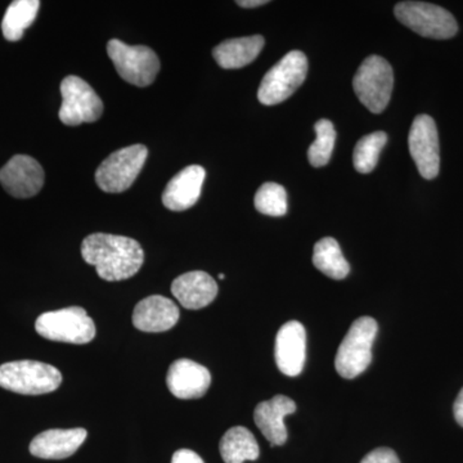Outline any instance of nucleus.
<instances>
[{
    "mask_svg": "<svg viewBox=\"0 0 463 463\" xmlns=\"http://www.w3.org/2000/svg\"><path fill=\"white\" fill-rule=\"evenodd\" d=\"M85 263L96 267L100 279L124 281L136 276L145 261V252L136 240L115 234L93 233L81 243Z\"/></svg>",
    "mask_w": 463,
    "mask_h": 463,
    "instance_id": "obj_1",
    "label": "nucleus"
},
{
    "mask_svg": "<svg viewBox=\"0 0 463 463\" xmlns=\"http://www.w3.org/2000/svg\"><path fill=\"white\" fill-rule=\"evenodd\" d=\"M379 325L371 317H362L353 323L337 350L335 367L344 379L352 380L367 370L373 362V346Z\"/></svg>",
    "mask_w": 463,
    "mask_h": 463,
    "instance_id": "obj_2",
    "label": "nucleus"
},
{
    "mask_svg": "<svg viewBox=\"0 0 463 463\" xmlns=\"http://www.w3.org/2000/svg\"><path fill=\"white\" fill-rule=\"evenodd\" d=\"M61 383L60 371L42 362L16 361L0 365V388L17 394H48L60 388Z\"/></svg>",
    "mask_w": 463,
    "mask_h": 463,
    "instance_id": "obj_3",
    "label": "nucleus"
},
{
    "mask_svg": "<svg viewBox=\"0 0 463 463\" xmlns=\"http://www.w3.org/2000/svg\"><path fill=\"white\" fill-rule=\"evenodd\" d=\"M35 330L44 339L84 345L96 336L93 319L80 307H70L43 313L35 322Z\"/></svg>",
    "mask_w": 463,
    "mask_h": 463,
    "instance_id": "obj_4",
    "label": "nucleus"
},
{
    "mask_svg": "<svg viewBox=\"0 0 463 463\" xmlns=\"http://www.w3.org/2000/svg\"><path fill=\"white\" fill-rule=\"evenodd\" d=\"M307 74V60L300 51L286 54L265 74L258 99L265 106L279 105L289 99L303 85Z\"/></svg>",
    "mask_w": 463,
    "mask_h": 463,
    "instance_id": "obj_5",
    "label": "nucleus"
},
{
    "mask_svg": "<svg viewBox=\"0 0 463 463\" xmlns=\"http://www.w3.org/2000/svg\"><path fill=\"white\" fill-rule=\"evenodd\" d=\"M399 23L423 38L450 39L458 32L456 18L447 9L425 2H402L394 8Z\"/></svg>",
    "mask_w": 463,
    "mask_h": 463,
    "instance_id": "obj_6",
    "label": "nucleus"
},
{
    "mask_svg": "<svg viewBox=\"0 0 463 463\" xmlns=\"http://www.w3.org/2000/svg\"><path fill=\"white\" fill-rule=\"evenodd\" d=\"M392 85V66L380 56L365 58L353 79L356 97L373 114H381L389 105Z\"/></svg>",
    "mask_w": 463,
    "mask_h": 463,
    "instance_id": "obj_7",
    "label": "nucleus"
},
{
    "mask_svg": "<svg viewBox=\"0 0 463 463\" xmlns=\"http://www.w3.org/2000/svg\"><path fill=\"white\" fill-rule=\"evenodd\" d=\"M147 156L148 149L143 145L118 149L97 169V184L108 194H121L129 190L142 172Z\"/></svg>",
    "mask_w": 463,
    "mask_h": 463,
    "instance_id": "obj_8",
    "label": "nucleus"
},
{
    "mask_svg": "<svg viewBox=\"0 0 463 463\" xmlns=\"http://www.w3.org/2000/svg\"><path fill=\"white\" fill-rule=\"evenodd\" d=\"M108 53L118 75L136 87H148L160 71L157 54L146 45H128L112 39L108 44Z\"/></svg>",
    "mask_w": 463,
    "mask_h": 463,
    "instance_id": "obj_9",
    "label": "nucleus"
},
{
    "mask_svg": "<svg viewBox=\"0 0 463 463\" xmlns=\"http://www.w3.org/2000/svg\"><path fill=\"white\" fill-rule=\"evenodd\" d=\"M62 106L60 120L69 127L94 123L103 114V103L96 90L79 76L70 75L61 83Z\"/></svg>",
    "mask_w": 463,
    "mask_h": 463,
    "instance_id": "obj_10",
    "label": "nucleus"
},
{
    "mask_svg": "<svg viewBox=\"0 0 463 463\" xmlns=\"http://www.w3.org/2000/svg\"><path fill=\"white\" fill-rule=\"evenodd\" d=\"M411 156L422 178L431 181L437 178L440 169V151L437 124L429 115L414 118L408 137Z\"/></svg>",
    "mask_w": 463,
    "mask_h": 463,
    "instance_id": "obj_11",
    "label": "nucleus"
},
{
    "mask_svg": "<svg viewBox=\"0 0 463 463\" xmlns=\"http://www.w3.org/2000/svg\"><path fill=\"white\" fill-rule=\"evenodd\" d=\"M0 183L11 196L29 199L44 184V170L35 158L17 155L0 170Z\"/></svg>",
    "mask_w": 463,
    "mask_h": 463,
    "instance_id": "obj_12",
    "label": "nucleus"
},
{
    "mask_svg": "<svg viewBox=\"0 0 463 463\" xmlns=\"http://www.w3.org/2000/svg\"><path fill=\"white\" fill-rule=\"evenodd\" d=\"M307 359V331L300 322L285 323L276 337V364L283 374L298 376Z\"/></svg>",
    "mask_w": 463,
    "mask_h": 463,
    "instance_id": "obj_13",
    "label": "nucleus"
},
{
    "mask_svg": "<svg viewBox=\"0 0 463 463\" xmlns=\"http://www.w3.org/2000/svg\"><path fill=\"white\" fill-rule=\"evenodd\" d=\"M212 383V374L203 365L191 359H178L167 371L166 385L174 397L199 399L206 394Z\"/></svg>",
    "mask_w": 463,
    "mask_h": 463,
    "instance_id": "obj_14",
    "label": "nucleus"
},
{
    "mask_svg": "<svg viewBox=\"0 0 463 463\" xmlns=\"http://www.w3.org/2000/svg\"><path fill=\"white\" fill-rule=\"evenodd\" d=\"M206 172L203 166L184 167L167 183L163 194V203L172 212H184L196 205L205 182Z\"/></svg>",
    "mask_w": 463,
    "mask_h": 463,
    "instance_id": "obj_15",
    "label": "nucleus"
},
{
    "mask_svg": "<svg viewBox=\"0 0 463 463\" xmlns=\"http://www.w3.org/2000/svg\"><path fill=\"white\" fill-rule=\"evenodd\" d=\"M297 412V403L285 395H276L270 401L261 402L254 412L255 423L270 446H283L288 440L285 417Z\"/></svg>",
    "mask_w": 463,
    "mask_h": 463,
    "instance_id": "obj_16",
    "label": "nucleus"
},
{
    "mask_svg": "<svg viewBox=\"0 0 463 463\" xmlns=\"http://www.w3.org/2000/svg\"><path fill=\"white\" fill-rule=\"evenodd\" d=\"M179 321V307L161 295L143 298L134 307L133 325L143 332H165Z\"/></svg>",
    "mask_w": 463,
    "mask_h": 463,
    "instance_id": "obj_17",
    "label": "nucleus"
},
{
    "mask_svg": "<svg viewBox=\"0 0 463 463\" xmlns=\"http://www.w3.org/2000/svg\"><path fill=\"white\" fill-rule=\"evenodd\" d=\"M85 429H52L30 443V453L43 459H63L74 455L87 439Z\"/></svg>",
    "mask_w": 463,
    "mask_h": 463,
    "instance_id": "obj_18",
    "label": "nucleus"
},
{
    "mask_svg": "<svg viewBox=\"0 0 463 463\" xmlns=\"http://www.w3.org/2000/svg\"><path fill=\"white\" fill-rule=\"evenodd\" d=\"M172 292L181 306L197 310L210 306L215 300L218 285L210 274L194 270L174 279Z\"/></svg>",
    "mask_w": 463,
    "mask_h": 463,
    "instance_id": "obj_19",
    "label": "nucleus"
},
{
    "mask_svg": "<svg viewBox=\"0 0 463 463\" xmlns=\"http://www.w3.org/2000/svg\"><path fill=\"white\" fill-rule=\"evenodd\" d=\"M264 44L265 41L261 35L243 36L221 43L214 48L213 54L222 69H241L257 60Z\"/></svg>",
    "mask_w": 463,
    "mask_h": 463,
    "instance_id": "obj_20",
    "label": "nucleus"
},
{
    "mask_svg": "<svg viewBox=\"0 0 463 463\" xmlns=\"http://www.w3.org/2000/svg\"><path fill=\"white\" fill-rule=\"evenodd\" d=\"M219 450L225 463L255 461L260 455L257 439L242 426H236L225 432L219 444Z\"/></svg>",
    "mask_w": 463,
    "mask_h": 463,
    "instance_id": "obj_21",
    "label": "nucleus"
},
{
    "mask_svg": "<svg viewBox=\"0 0 463 463\" xmlns=\"http://www.w3.org/2000/svg\"><path fill=\"white\" fill-rule=\"evenodd\" d=\"M313 264L332 279H344L350 272V265L344 258L339 243L332 237H326L316 243Z\"/></svg>",
    "mask_w": 463,
    "mask_h": 463,
    "instance_id": "obj_22",
    "label": "nucleus"
},
{
    "mask_svg": "<svg viewBox=\"0 0 463 463\" xmlns=\"http://www.w3.org/2000/svg\"><path fill=\"white\" fill-rule=\"evenodd\" d=\"M41 2L38 0H16L9 5L3 17L2 32L9 42L20 41L27 27L32 26L38 16Z\"/></svg>",
    "mask_w": 463,
    "mask_h": 463,
    "instance_id": "obj_23",
    "label": "nucleus"
},
{
    "mask_svg": "<svg viewBox=\"0 0 463 463\" xmlns=\"http://www.w3.org/2000/svg\"><path fill=\"white\" fill-rule=\"evenodd\" d=\"M386 142H388V134L385 132L371 133L359 139L353 154V163L356 172L361 174L373 172Z\"/></svg>",
    "mask_w": 463,
    "mask_h": 463,
    "instance_id": "obj_24",
    "label": "nucleus"
},
{
    "mask_svg": "<svg viewBox=\"0 0 463 463\" xmlns=\"http://www.w3.org/2000/svg\"><path fill=\"white\" fill-rule=\"evenodd\" d=\"M315 130L317 138L307 149V158L312 166L322 167L330 163L335 142H336V132H335L334 124L326 118L317 121Z\"/></svg>",
    "mask_w": 463,
    "mask_h": 463,
    "instance_id": "obj_25",
    "label": "nucleus"
},
{
    "mask_svg": "<svg viewBox=\"0 0 463 463\" xmlns=\"http://www.w3.org/2000/svg\"><path fill=\"white\" fill-rule=\"evenodd\" d=\"M259 213L269 216H283L288 213V194L281 184L265 183L255 194Z\"/></svg>",
    "mask_w": 463,
    "mask_h": 463,
    "instance_id": "obj_26",
    "label": "nucleus"
},
{
    "mask_svg": "<svg viewBox=\"0 0 463 463\" xmlns=\"http://www.w3.org/2000/svg\"><path fill=\"white\" fill-rule=\"evenodd\" d=\"M361 463H401L397 453L390 448H377L362 459Z\"/></svg>",
    "mask_w": 463,
    "mask_h": 463,
    "instance_id": "obj_27",
    "label": "nucleus"
},
{
    "mask_svg": "<svg viewBox=\"0 0 463 463\" xmlns=\"http://www.w3.org/2000/svg\"><path fill=\"white\" fill-rule=\"evenodd\" d=\"M172 463H205L196 452L190 449H179L174 453Z\"/></svg>",
    "mask_w": 463,
    "mask_h": 463,
    "instance_id": "obj_28",
    "label": "nucleus"
},
{
    "mask_svg": "<svg viewBox=\"0 0 463 463\" xmlns=\"http://www.w3.org/2000/svg\"><path fill=\"white\" fill-rule=\"evenodd\" d=\"M453 411H455L456 421L463 428V389L459 392L458 397L456 399Z\"/></svg>",
    "mask_w": 463,
    "mask_h": 463,
    "instance_id": "obj_29",
    "label": "nucleus"
},
{
    "mask_svg": "<svg viewBox=\"0 0 463 463\" xmlns=\"http://www.w3.org/2000/svg\"><path fill=\"white\" fill-rule=\"evenodd\" d=\"M267 0H239L237 5L242 8H257L267 5Z\"/></svg>",
    "mask_w": 463,
    "mask_h": 463,
    "instance_id": "obj_30",
    "label": "nucleus"
},
{
    "mask_svg": "<svg viewBox=\"0 0 463 463\" xmlns=\"http://www.w3.org/2000/svg\"><path fill=\"white\" fill-rule=\"evenodd\" d=\"M225 276L223 273L219 274V279H224Z\"/></svg>",
    "mask_w": 463,
    "mask_h": 463,
    "instance_id": "obj_31",
    "label": "nucleus"
}]
</instances>
